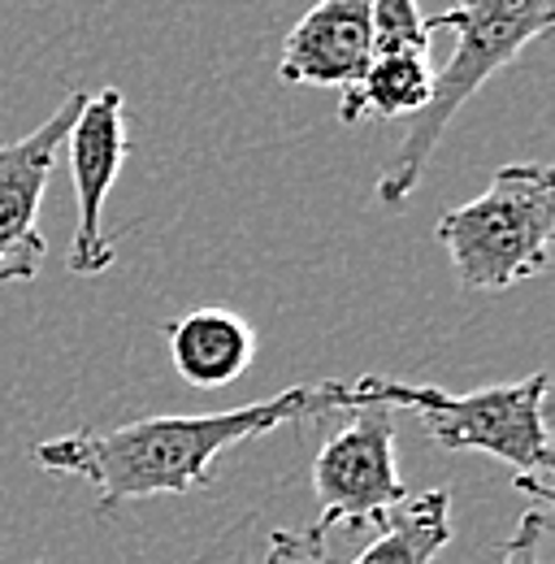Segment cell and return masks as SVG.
Instances as JSON below:
<instances>
[{"mask_svg": "<svg viewBox=\"0 0 555 564\" xmlns=\"http://www.w3.org/2000/svg\"><path fill=\"white\" fill-rule=\"evenodd\" d=\"M344 413V382H304L286 387L270 400L196 413V417H135L109 430H74L40 443L31 456L44 474L78 478L100 495V512H118L122 503L152 495H183L213 482V465L221 452L270 434L278 425L308 422Z\"/></svg>", "mask_w": 555, "mask_h": 564, "instance_id": "cell-1", "label": "cell"}, {"mask_svg": "<svg viewBox=\"0 0 555 564\" xmlns=\"http://www.w3.org/2000/svg\"><path fill=\"white\" fill-rule=\"evenodd\" d=\"M547 387L552 378L538 369L521 382L478 387L465 395H451L443 387H409L378 373H364L344 382V409L356 404H387V409H413L425 434L447 452H482L503 460L516 478V491L534 495L538 508L552 503V430H547Z\"/></svg>", "mask_w": 555, "mask_h": 564, "instance_id": "cell-2", "label": "cell"}, {"mask_svg": "<svg viewBox=\"0 0 555 564\" xmlns=\"http://www.w3.org/2000/svg\"><path fill=\"white\" fill-rule=\"evenodd\" d=\"M555 22V0H456L451 9L425 18L429 35L451 31L456 48L443 66H434L429 105L409 118V131L395 148L391 165L378 178V200L400 209L416 192L429 156L451 131L456 113L482 91L503 66H512L534 40H543Z\"/></svg>", "mask_w": 555, "mask_h": 564, "instance_id": "cell-3", "label": "cell"}, {"mask_svg": "<svg viewBox=\"0 0 555 564\" xmlns=\"http://www.w3.org/2000/svg\"><path fill=\"white\" fill-rule=\"evenodd\" d=\"M451 270L469 291H508L552 265L555 174L543 161L499 165L478 200L447 209L434 226Z\"/></svg>", "mask_w": 555, "mask_h": 564, "instance_id": "cell-4", "label": "cell"}, {"mask_svg": "<svg viewBox=\"0 0 555 564\" xmlns=\"http://www.w3.org/2000/svg\"><path fill=\"white\" fill-rule=\"evenodd\" d=\"M313 495H317V530L335 525H369L382 521L395 503L409 499V487L395 465V409L356 404L344 409V425L322 443L313 460Z\"/></svg>", "mask_w": 555, "mask_h": 564, "instance_id": "cell-5", "label": "cell"}, {"mask_svg": "<svg viewBox=\"0 0 555 564\" xmlns=\"http://www.w3.org/2000/svg\"><path fill=\"white\" fill-rule=\"evenodd\" d=\"M69 174H74V200L78 221L69 239L66 270L78 279H96L118 261V243L105 235V200L131 156L127 135V96L118 87H105L96 96H83V109L69 127Z\"/></svg>", "mask_w": 555, "mask_h": 564, "instance_id": "cell-6", "label": "cell"}, {"mask_svg": "<svg viewBox=\"0 0 555 564\" xmlns=\"http://www.w3.org/2000/svg\"><path fill=\"white\" fill-rule=\"evenodd\" d=\"M83 96L87 91H69L57 113L31 135L0 143V282H31L48 257V239L40 235V209L57 152L83 109Z\"/></svg>", "mask_w": 555, "mask_h": 564, "instance_id": "cell-7", "label": "cell"}, {"mask_svg": "<svg viewBox=\"0 0 555 564\" xmlns=\"http://www.w3.org/2000/svg\"><path fill=\"white\" fill-rule=\"evenodd\" d=\"M373 62V9L369 0H317L286 35L278 78L295 87L347 91Z\"/></svg>", "mask_w": 555, "mask_h": 564, "instance_id": "cell-8", "label": "cell"}, {"mask_svg": "<svg viewBox=\"0 0 555 564\" xmlns=\"http://www.w3.org/2000/svg\"><path fill=\"white\" fill-rule=\"evenodd\" d=\"M165 339H170V356L183 382L205 387V391L230 387L257 356V330L221 304L183 313L178 322L165 326Z\"/></svg>", "mask_w": 555, "mask_h": 564, "instance_id": "cell-9", "label": "cell"}, {"mask_svg": "<svg viewBox=\"0 0 555 564\" xmlns=\"http://www.w3.org/2000/svg\"><path fill=\"white\" fill-rule=\"evenodd\" d=\"M434 91V62L429 53H378L364 74L339 100V122L356 127L364 118H416Z\"/></svg>", "mask_w": 555, "mask_h": 564, "instance_id": "cell-10", "label": "cell"}, {"mask_svg": "<svg viewBox=\"0 0 555 564\" xmlns=\"http://www.w3.org/2000/svg\"><path fill=\"white\" fill-rule=\"evenodd\" d=\"M447 543H451V491L438 487L395 503L351 564H434Z\"/></svg>", "mask_w": 555, "mask_h": 564, "instance_id": "cell-11", "label": "cell"}, {"mask_svg": "<svg viewBox=\"0 0 555 564\" xmlns=\"http://www.w3.org/2000/svg\"><path fill=\"white\" fill-rule=\"evenodd\" d=\"M373 9V57L378 53H429V26L416 0H369Z\"/></svg>", "mask_w": 555, "mask_h": 564, "instance_id": "cell-12", "label": "cell"}, {"mask_svg": "<svg viewBox=\"0 0 555 564\" xmlns=\"http://www.w3.org/2000/svg\"><path fill=\"white\" fill-rule=\"evenodd\" d=\"M265 564H330L326 534L317 525H308V530H278L274 539H270Z\"/></svg>", "mask_w": 555, "mask_h": 564, "instance_id": "cell-13", "label": "cell"}, {"mask_svg": "<svg viewBox=\"0 0 555 564\" xmlns=\"http://www.w3.org/2000/svg\"><path fill=\"white\" fill-rule=\"evenodd\" d=\"M543 539H547V508H530V512H521L516 530L503 539V556H499V564H543L538 561Z\"/></svg>", "mask_w": 555, "mask_h": 564, "instance_id": "cell-14", "label": "cell"}, {"mask_svg": "<svg viewBox=\"0 0 555 564\" xmlns=\"http://www.w3.org/2000/svg\"><path fill=\"white\" fill-rule=\"evenodd\" d=\"M40 564H44V561H40Z\"/></svg>", "mask_w": 555, "mask_h": 564, "instance_id": "cell-15", "label": "cell"}]
</instances>
